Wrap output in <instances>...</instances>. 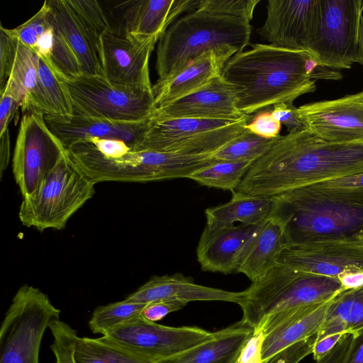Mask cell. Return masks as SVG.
Returning a JSON list of instances; mask_svg holds the SVG:
<instances>
[{
    "instance_id": "7402d4cb",
    "label": "cell",
    "mask_w": 363,
    "mask_h": 363,
    "mask_svg": "<svg viewBox=\"0 0 363 363\" xmlns=\"http://www.w3.org/2000/svg\"><path fill=\"white\" fill-rule=\"evenodd\" d=\"M245 292L230 291L196 284L182 274L153 276L126 298L149 303L160 300L191 301H226L241 305Z\"/></svg>"
},
{
    "instance_id": "d4e9b609",
    "label": "cell",
    "mask_w": 363,
    "mask_h": 363,
    "mask_svg": "<svg viewBox=\"0 0 363 363\" xmlns=\"http://www.w3.org/2000/svg\"><path fill=\"white\" fill-rule=\"evenodd\" d=\"M227 62L213 51L191 60L178 74L167 81L152 85L156 108L185 96L205 86L221 74Z\"/></svg>"
},
{
    "instance_id": "4dcf8cb0",
    "label": "cell",
    "mask_w": 363,
    "mask_h": 363,
    "mask_svg": "<svg viewBox=\"0 0 363 363\" xmlns=\"http://www.w3.org/2000/svg\"><path fill=\"white\" fill-rule=\"evenodd\" d=\"M73 355L75 363H158L135 354L103 336L98 338L78 336Z\"/></svg>"
},
{
    "instance_id": "ffe728a7",
    "label": "cell",
    "mask_w": 363,
    "mask_h": 363,
    "mask_svg": "<svg viewBox=\"0 0 363 363\" xmlns=\"http://www.w3.org/2000/svg\"><path fill=\"white\" fill-rule=\"evenodd\" d=\"M331 299L268 317L259 327L264 330L262 362L300 340L316 335Z\"/></svg>"
},
{
    "instance_id": "44dd1931",
    "label": "cell",
    "mask_w": 363,
    "mask_h": 363,
    "mask_svg": "<svg viewBox=\"0 0 363 363\" xmlns=\"http://www.w3.org/2000/svg\"><path fill=\"white\" fill-rule=\"evenodd\" d=\"M199 0H136L125 2L122 21L125 37L159 40L182 15L197 8Z\"/></svg>"
},
{
    "instance_id": "7c38bea8",
    "label": "cell",
    "mask_w": 363,
    "mask_h": 363,
    "mask_svg": "<svg viewBox=\"0 0 363 363\" xmlns=\"http://www.w3.org/2000/svg\"><path fill=\"white\" fill-rule=\"evenodd\" d=\"M45 116L40 111H27L20 121L12 168L23 199L39 189L67 151L50 130Z\"/></svg>"
},
{
    "instance_id": "ab89813d",
    "label": "cell",
    "mask_w": 363,
    "mask_h": 363,
    "mask_svg": "<svg viewBox=\"0 0 363 363\" xmlns=\"http://www.w3.org/2000/svg\"><path fill=\"white\" fill-rule=\"evenodd\" d=\"M53 336L50 348L55 355V363H75L73 352L77 336V331L60 318L49 325Z\"/></svg>"
},
{
    "instance_id": "4316f807",
    "label": "cell",
    "mask_w": 363,
    "mask_h": 363,
    "mask_svg": "<svg viewBox=\"0 0 363 363\" xmlns=\"http://www.w3.org/2000/svg\"><path fill=\"white\" fill-rule=\"evenodd\" d=\"M286 247L282 225L270 216L261 224L239 262L237 273H242L254 282L264 275L277 263Z\"/></svg>"
},
{
    "instance_id": "ee69618b",
    "label": "cell",
    "mask_w": 363,
    "mask_h": 363,
    "mask_svg": "<svg viewBox=\"0 0 363 363\" xmlns=\"http://www.w3.org/2000/svg\"><path fill=\"white\" fill-rule=\"evenodd\" d=\"M281 123L272 115L271 111H262L245 125L247 131L267 139L278 137L281 129Z\"/></svg>"
},
{
    "instance_id": "d6a6232c",
    "label": "cell",
    "mask_w": 363,
    "mask_h": 363,
    "mask_svg": "<svg viewBox=\"0 0 363 363\" xmlns=\"http://www.w3.org/2000/svg\"><path fill=\"white\" fill-rule=\"evenodd\" d=\"M253 162L216 160L193 172L190 179L201 185L234 193Z\"/></svg>"
},
{
    "instance_id": "836d02e7",
    "label": "cell",
    "mask_w": 363,
    "mask_h": 363,
    "mask_svg": "<svg viewBox=\"0 0 363 363\" xmlns=\"http://www.w3.org/2000/svg\"><path fill=\"white\" fill-rule=\"evenodd\" d=\"M146 304L125 300L100 306L95 308L89 321L93 333L103 335L116 328L141 315Z\"/></svg>"
},
{
    "instance_id": "9a60e30c",
    "label": "cell",
    "mask_w": 363,
    "mask_h": 363,
    "mask_svg": "<svg viewBox=\"0 0 363 363\" xmlns=\"http://www.w3.org/2000/svg\"><path fill=\"white\" fill-rule=\"evenodd\" d=\"M157 38L140 40L109 30L99 37L101 75L121 86L152 90L149 61Z\"/></svg>"
},
{
    "instance_id": "7dc6e473",
    "label": "cell",
    "mask_w": 363,
    "mask_h": 363,
    "mask_svg": "<svg viewBox=\"0 0 363 363\" xmlns=\"http://www.w3.org/2000/svg\"><path fill=\"white\" fill-rule=\"evenodd\" d=\"M263 339V329L259 328L254 330L242 347L235 363H261Z\"/></svg>"
},
{
    "instance_id": "9c48e42d",
    "label": "cell",
    "mask_w": 363,
    "mask_h": 363,
    "mask_svg": "<svg viewBox=\"0 0 363 363\" xmlns=\"http://www.w3.org/2000/svg\"><path fill=\"white\" fill-rule=\"evenodd\" d=\"M60 311L39 289L21 286L0 328V363H39L43 336Z\"/></svg>"
},
{
    "instance_id": "d590c367",
    "label": "cell",
    "mask_w": 363,
    "mask_h": 363,
    "mask_svg": "<svg viewBox=\"0 0 363 363\" xmlns=\"http://www.w3.org/2000/svg\"><path fill=\"white\" fill-rule=\"evenodd\" d=\"M50 21L54 29V44L50 60L45 62L65 79L82 75V69L76 55L50 18Z\"/></svg>"
},
{
    "instance_id": "816d5d0a",
    "label": "cell",
    "mask_w": 363,
    "mask_h": 363,
    "mask_svg": "<svg viewBox=\"0 0 363 363\" xmlns=\"http://www.w3.org/2000/svg\"><path fill=\"white\" fill-rule=\"evenodd\" d=\"M50 18V17H49ZM54 44V29L48 28L38 39L34 52L46 62L50 60Z\"/></svg>"
},
{
    "instance_id": "5bb4252c",
    "label": "cell",
    "mask_w": 363,
    "mask_h": 363,
    "mask_svg": "<svg viewBox=\"0 0 363 363\" xmlns=\"http://www.w3.org/2000/svg\"><path fill=\"white\" fill-rule=\"evenodd\" d=\"M306 130L328 142L363 144V91L297 107Z\"/></svg>"
},
{
    "instance_id": "f6af8a7d",
    "label": "cell",
    "mask_w": 363,
    "mask_h": 363,
    "mask_svg": "<svg viewBox=\"0 0 363 363\" xmlns=\"http://www.w3.org/2000/svg\"><path fill=\"white\" fill-rule=\"evenodd\" d=\"M296 108L294 103H280L274 105L270 111L272 116L285 125L289 133L306 129L298 118Z\"/></svg>"
},
{
    "instance_id": "f907efd6",
    "label": "cell",
    "mask_w": 363,
    "mask_h": 363,
    "mask_svg": "<svg viewBox=\"0 0 363 363\" xmlns=\"http://www.w3.org/2000/svg\"><path fill=\"white\" fill-rule=\"evenodd\" d=\"M354 337L353 333H345L334 347L316 363H342Z\"/></svg>"
},
{
    "instance_id": "2e32d148",
    "label": "cell",
    "mask_w": 363,
    "mask_h": 363,
    "mask_svg": "<svg viewBox=\"0 0 363 363\" xmlns=\"http://www.w3.org/2000/svg\"><path fill=\"white\" fill-rule=\"evenodd\" d=\"M277 263L337 279L344 272L363 270V243L321 242L290 245L283 250Z\"/></svg>"
},
{
    "instance_id": "f35d334b",
    "label": "cell",
    "mask_w": 363,
    "mask_h": 363,
    "mask_svg": "<svg viewBox=\"0 0 363 363\" xmlns=\"http://www.w3.org/2000/svg\"><path fill=\"white\" fill-rule=\"evenodd\" d=\"M259 0H199L196 9L250 22Z\"/></svg>"
},
{
    "instance_id": "681fc988",
    "label": "cell",
    "mask_w": 363,
    "mask_h": 363,
    "mask_svg": "<svg viewBox=\"0 0 363 363\" xmlns=\"http://www.w3.org/2000/svg\"><path fill=\"white\" fill-rule=\"evenodd\" d=\"M0 135L4 133L13 119L16 111L21 104L11 95L5 91H0Z\"/></svg>"
},
{
    "instance_id": "52a82bcc",
    "label": "cell",
    "mask_w": 363,
    "mask_h": 363,
    "mask_svg": "<svg viewBox=\"0 0 363 363\" xmlns=\"http://www.w3.org/2000/svg\"><path fill=\"white\" fill-rule=\"evenodd\" d=\"M95 184L66 151L39 189L22 199L19 219L23 225L41 232L62 230L70 217L92 198Z\"/></svg>"
},
{
    "instance_id": "e575fe53",
    "label": "cell",
    "mask_w": 363,
    "mask_h": 363,
    "mask_svg": "<svg viewBox=\"0 0 363 363\" xmlns=\"http://www.w3.org/2000/svg\"><path fill=\"white\" fill-rule=\"evenodd\" d=\"M277 138L267 139L246 130L213 153V157L220 161L255 162L272 147Z\"/></svg>"
},
{
    "instance_id": "ba28073f",
    "label": "cell",
    "mask_w": 363,
    "mask_h": 363,
    "mask_svg": "<svg viewBox=\"0 0 363 363\" xmlns=\"http://www.w3.org/2000/svg\"><path fill=\"white\" fill-rule=\"evenodd\" d=\"M251 118L250 115L234 121L152 116L132 150L183 155L212 154L242 135Z\"/></svg>"
},
{
    "instance_id": "603a6c76",
    "label": "cell",
    "mask_w": 363,
    "mask_h": 363,
    "mask_svg": "<svg viewBox=\"0 0 363 363\" xmlns=\"http://www.w3.org/2000/svg\"><path fill=\"white\" fill-rule=\"evenodd\" d=\"M45 120L66 148L77 141L96 138L124 141L131 150L149 121L120 122L74 115L68 118L45 116Z\"/></svg>"
},
{
    "instance_id": "277c9868",
    "label": "cell",
    "mask_w": 363,
    "mask_h": 363,
    "mask_svg": "<svg viewBox=\"0 0 363 363\" xmlns=\"http://www.w3.org/2000/svg\"><path fill=\"white\" fill-rule=\"evenodd\" d=\"M252 28L250 22L199 9L180 16L158 40L157 82L174 77L206 52L228 62L249 44Z\"/></svg>"
},
{
    "instance_id": "f1b7e54d",
    "label": "cell",
    "mask_w": 363,
    "mask_h": 363,
    "mask_svg": "<svg viewBox=\"0 0 363 363\" xmlns=\"http://www.w3.org/2000/svg\"><path fill=\"white\" fill-rule=\"evenodd\" d=\"M273 207L272 197L235 191L228 202L205 210L206 225L231 226L238 222L259 225L270 218Z\"/></svg>"
},
{
    "instance_id": "5b68a950",
    "label": "cell",
    "mask_w": 363,
    "mask_h": 363,
    "mask_svg": "<svg viewBox=\"0 0 363 363\" xmlns=\"http://www.w3.org/2000/svg\"><path fill=\"white\" fill-rule=\"evenodd\" d=\"M72 160L96 184L102 182H147L186 178L213 162L212 154L183 155L152 150L104 156L85 140L67 148Z\"/></svg>"
},
{
    "instance_id": "484cf974",
    "label": "cell",
    "mask_w": 363,
    "mask_h": 363,
    "mask_svg": "<svg viewBox=\"0 0 363 363\" xmlns=\"http://www.w3.org/2000/svg\"><path fill=\"white\" fill-rule=\"evenodd\" d=\"M253 330L240 320L213 333L205 342L158 363H235Z\"/></svg>"
},
{
    "instance_id": "8992f818",
    "label": "cell",
    "mask_w": 363,
    "mask_h": 363,
    "mask_svg": "<svg viewBox=\"0 0 363 363\" xmlns=\"http://www.w3.org/2000/svg\"><path fill=\"white\" fill-rule=\"evenodd\" d=\"M342 290L337 279L277 263L244 290L241 320L255 330L274 314L325 302Z\"/></svg>"
},
{
    "instance_id": "4fadbf2b",
    "label": "cell",
    "mask_w": 363,
    "mask_h": 363,
    "mask_svg": "<svg viewBox=\"0 0 363 363\" xmlns=\"http://www.w3.org/2000/svg\"><path fill=\"white\" fill-rule=\"evenodd\" d=\"M212 335L213 333L201 328L166 326L140 315L103 337L135 354L159 362L184 352Z\"/></svg>"
},
{
    "instance_id": "6da1fadb",
    "label": "cell",
    "mask_w": 363,
    "mask_h": 363,
    "mask_svg": "<svg viewBox=\"0 0 363 363\" xmlns=\"http://www.w3.org/2000/svg\"><path fill=\"white\" fill-rule=\"evenodd\" d=\"M363 172V144L328 142L307 130L279 135L250 165L235 191L273 197Z\"/></svg>"
},
{
    "instance_id": "11a10c76",
    "label": "cell",
    "mask_w": 363,
    "mask_h": 363,
    "mask_svg": "<svg viewBox=\"0 0 363 363\" xmlns=\"http://www.w3.org/2000/svg\"><path fill=\"white\" fill-rule=\"evenodd\" d=\"M337 279L344 290L360 287L363 286V270L344 272Z\"/></svg>"
},
{
    "instance_id": "60d3db41",
    "label": "cell",
    "mask_w": 363,
    "mask_h": 363,
    "mask_svg": "<svg viewBox=\"0 0 363 363\" xmlns=\"http://www.w3.org/2000/svg\"><path fill=\"white\" fill-rule=\"evenodd\" d=\"M18 49V40L0 25V91L11 73Z\"/></svg>"
},
{
    "instance_id": "f546056e",
    "label": "cell",
    "mask_w": 363,
    "mask_h": 363,
    "mask_svg": "<svg viewBox=\"0 0 363 363\" xmlns=\"http://www.w3.org/2000/svg\"><path fill=\"white\" fill-rule=\"evenodd\" d=\"M363 330V286L342 290L330 301L315 342L335 334Z\"/></svg>"
},
{
    "instance_id": "83f0119b",
    "label": "cell",
    "mask_w": 363,
    "mask_h": 363,
    "mask_svg": "<svg viewBox=\"0 0 363 363\" xmlns=\"http://www.w3.org/2000/svg\"><path fill=\"white\" fill-rule=\"evenodd\" d=\"M39 56L18 41L15 62L6 84L0 91L11 95L21 104L22 112L40 111L48 115L38 79Z\"/></svg>"
},
{
    "instance_id": "8fae6325",
    "label": "cell",
    "mask_w": 363,
    "mask_h": 363,
    "mask_svg": "<svg viewBox=\"0 0 363 363\" xmlns=\"http://www.w3.org/2000/svg\"><path fill=\"white\" fill-rule=\"evenodd\" d=\"M74 115L120 122L150 119L156 108L152 90L128 87L102 75L65 79Z\"/></svg>"
},
{
    "instance_id": "cb8c5ba5",
    "label": "cell",
    "mask_w": 363,
    "mask_h": 363,
    "mask_svg": "<svg viewBox=\"0 0 363 363\" xmlns=\"http://www.w3.org/2000/svg\"><path fill=\"white\" fill-rule=\"evenodd\" d=\"M49 16L76 55L82 74L101 75L98 45L94 36L66 0L47 1Z\"/></svg>"
},
{
    "instance_id": "b9f144b4",
    "label": "cell",
    "mask_w": 363,
    "mask_h": 363,
    "mask_svg": "<svg viewBox=\"0 0 363 363\" xmlns=\"http://www.w3.org/2000/svg\"><path fill=\"white\" fill-rule=\"evenodd\" d=\"M316 335L300 340L272 354L261 363H299L312 354Z\"/></svg>"
},
{
    "instance_id": "d6986e66",
    "label": "cell",
    "mask_w": 363,
    "mask_h": 363,
    "mask_svg": "<svg viewBox=\"0 0 363 363\" xmlns=\"http://www.w3.org/2000/svg\"><path fill=\"white\" fill-rule=\"evenodd\" d=\"M259 225H206L196 249L201 270L224 274L237 273L240 258Z\"/></svg>"
},
{
    "instance_id": "7bdbcfd3",
    "label": "cell",
    "mask_w": 363,
    "mask_h": 363,
    "mask_svg": "<svg viewBox=\"0 0 363 363\" xmlns=\"http://www.w3.org/2000/svg\"><path fill=\"white\" fill-rule=\"evenodd\" d=\"M304 187L311 190L323 192H352L362 191L363 172L326 180Z\"/></svg>"
},
{
    "instance_id": "ac0fdd59",
    "label": "cell",
    "mask_w": 363,
    "mask_h": 363,
    "mask_svg": "<svg viewBox=\"0 0 363 363\" xmlns=\"http://www.w3.org/2000/svg\"><path fill=\"white\" fill-rule=\"evenodd\" d=\"M316 0H269L267 18L257 32L277 47L306 52Z\"/></svg>"
},
{
    "instance_id": "9f6ffc18",
    "label": "cell",
    "mask_w": 363,
    "mask_h": 363,
    "mask_svg": "<svg viewBox=\"0 0 363 363\" xmlns=\"http://www.w3.org/2000/svg\"><path fill=\"white\" fill-rule=\"evenodd\" d=\"M0 178L7 168L11 155L10 133L9 128L0 135Z\"/></svg>"
},
{
    "instance_id": "e0dca14e",
    "label": "cell",
    "mask_w": 363,
    "mask_h": 363,
    "mask_svg": "<svg viewBox=\"0 0 363 363\" xmlns=\"http://www.w3.org/2000/svg\"><path fill=\"white\" fill-rule=\"evenodd\" d=\"M240 88L217 75L201 89L155 108L152 117L238 120L247 116L237 107Z\"/></svg>"
},
{
    "instance_id": "c3c4849f",
    "label": "cell",
    "mask_w": 363,
    "mask_h": 363,
    "mask_svg": "<svg viewBox=\"0 0 363 363\" xmlns=\"http://www.w3.org/2000/svg\"><path fill=\"white\" fill-rule=\"evenodd\" d=\"M82 140L88 142L101 154L110 157L121 156L131 150L127 143L119 140L94 138Z\"/></svg>"
},
{
    "instance_id": "74e56055",
    "label": "cell",
    "mask_w": 363,
    "mask_h": 363,
    "mask_svg": "<svg viewBox=\"0 0 363 363\" xmlns=\"http://www.w3.org/2000/svg\"><path fill=\"white\" fill-rule=\"evenodd\" d=\"M66 1L97 38L99 39L101 35L111 30L108 18L98 1L66 0Z\"/></svg>"
},
{
    "instance_id": "db71d44e",
    "label": "cell",
    "mask_w": 363,
    "mask_h": 363,
    "mask_svg": "<svg viewBox=\"0 0 363 363\" xmlns=\"http://www.w3.org/2000/svg\"><path fill=\"white\" fill-rule=\"evenodd\" d=\"M342 363H363V330L354 334L350 347Z\"/></svg>"
},
{
    "instance_id": "1f68e13d",
    "label": "cell",
    "mask_w": 363,
    "mask_h": 363,
    "mask_svg": "<svg viewBox=\"0 0 363 363\" xmlns=\"http://www.w3.org/2000/svg\"><path fill=\"white\" fill-rule=\"evenodd\" d=\"M38 79L48 109L45 116L72 117L73 105L65 79L40 57Z\"/></svg>"
},
{
    "instance_id": "bcb514c9",
    "label": "cell",
    "mask_w": 363,
    "mask_h": 363,
    "mask_svg": "<svg viewBox=\"0 0 363 363\" xmlns=\"http://www.w3.org/2000/svg\"><path fill=\"white\" fill-rule=\"evenodd\" d=\"M187 303L177 300H160L147 303L142 311L141 315L150 321L162 319L167 314L179 311Z\"/></svg>"
},
{
    "instance_id": "3957f363",
    "label": "cell",
    "mask_w": 363,
    "mask_h": 363,
    "mask_svg": "<svg viewBox=\"0 0 363 363\" xmlns=\"http://www.w3.org/2000/svg\"><path fill=\"white\" fill-rule=\"evenodd\" d=\"M272 198L271 216L282 225L286 247L321 242L363 243V190L323 192L302 187Z\"/></svg>"
},
{
    "instance_id": "30bf717a",
    "label": "cell",
    "mask_w": 363,
    "mask_h": 363,
    "mask_svg": "<svg viewBox=\"0 0 363 363\" xmlns=\"http://www.w3.org/2000/svg\"><path fill=\"white\" fill-rule=\"evenodd\" d=\"M363 0H316L306 52L321 67L350 69L357 62Z\"/></svg>"
},
{
    "instance_id": "6f0895ef",
    "label": "cell",
    "mask_w": 363,
    "mask_h": 363,
    "mask_svg": "<svg viewBox=\"0 0 363 363\" xmlns=\"http://www.w3.org/2000/svg\"><path fill=\"white\" fill-rule=\"evenodd\" d=\"M357 63L363 65V16L361 18L359 28Z\"/></svg>"
},
{
    "instance_id": "8d00e7d4",
    "label": "cell",
    "mask_w": 363,
    "mask_h": 363,
    "mask_svg": "<svg viewBox=\"0 0 363 363\" xmlns=\"http://www.w3.org/2000/svg\"><path fill=\"white\" fill-rule=\"evenodd\" d=\"M50 27L49 9L45 1L30 19L15 28L7 30L18 42L34 51L39 38Z\"/></svg>"
},
{
    "instance_id": "f5cc1de1",
    "label": "cell",
    "mask_w": 363,
    "mask_h": 363,
    "mask_svg": "<svg viewBox=\"0 0 363 363\" xmlns=\"http://www.w3.org/2000/svg\"><path fill=\"white\" fill-rule=\"evenodd\" d=\"M344 334H335L315 342L313 350V357L315 361L321 359L338 342Z\"/></svg>"
},
{
    "instance_id": "7a4b0ae2",
    "label": "cell",
    "mask_w": 363,
    "mask_h": 363,
    "mask_svg": "<svg viewBox=\"0 0 363 363\" xmlns=\"http://www.w3.org/2000/svg\"><path fill=\"white\" fill-rule=\"evenodd\" d=\"M221 75L240 88L237 107L250 116L315 91L317 79L341 77L336 70L320 66L306 51L262 43L234 55Z\"/></svg>"
}]
</instances>
